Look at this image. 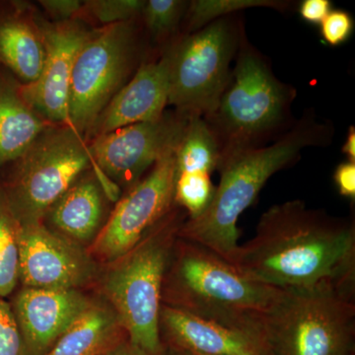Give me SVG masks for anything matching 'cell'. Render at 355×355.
Listing matches in <instances>:
<instances>
[{
	"mask_svg": "<svg viewBox=\"0 0 355 355\" xmlns=\"http://www.w3.org/2000/svg\"><path fill=\"white\" fill-rule=\"evenodd\" d=\"M231 265L273 288L355 284L354 222L309 209L300 200L272 205Z\"/></svg>",
	"mask_w": 355,
	"mask_h": 355,
	"instance_id": "obj_1",
	"label": "cell"
},
{
	"mask_svg": "<svg viewBox=\"0 0 355 355\" xmlns=\"http://www.w3.org/2000/svg\"><path fill=\"white\" fill-rule=\"evenodd\" d=\"M331 135L329 123L308 114L270 146L229 158L219 166L220 182L209 207L197 218L187 219L178 237L202 245L232 263L241 235L238 219L256 202L268 179L294 162L305 148L327 146Z\"/></svg>",
	"mask_w": 355,
	"mask_h": 355,
	"instance_id": "obj_2",
	"label": "cell"
},
{
	"mask_svg": "<svg viewBox=\"0 0 355 355\" xmlns=\"http://www.w3.org/2000/svg\"><path fill=\"white\" fill-rule=\"evenodd\" d=\"M355 284L277 289L254 316L266 355H355Z\"/></svg>",
	"mask_w": 355,
	"mask_h": 355,
	"instance_id": "obj_3",
	"label": "cell"
},
{
	"mask_svg": "<svg viewBox=\"0 0 355 355\" xmlns=\"http://www.w3.org/2000/svg\"><path fill=\"white\" fill-rule=\"evenodd\" d=\"M277 289L248 279L218 254L178 237L161 302L256 340L254 316L270 304Z\"/></svg>",
	"mask_w": 355,
	"mask_h": 355,
	"instance_id": "obj_4",
	"label": "cell"
},
{
	"mask_svg": "<svg viewBox=\"0 0 355 355\" xmlns=\"http://www.w3.org/2000/svg\"><path fill=\"white\" fill-rule=\"evenodd\" d=\"M188 219L175 205L139 244L107 270L103 291L128 340L148 355H159L163 282L180 230Z\"/></svg>",
	"mask_w": 355,
	"mask_h": 355,
	"instance_id": "obj_5",
	"label": "cell"
},
{
	"mask_svg": "<svg viewBox=\"0 0 355 355\" xmlns=\"http://www.w3.org/2000/svg\"><path fill=\"white\" fill-rule=\"evenodd\" d=\"M294 97L295 90L277 80L256 51L240 53L216 108L202 118L218 146V168L237 154L265 146L286 123Z\"/></svg>",
	"mask_w": 355,
	"mask_h": 355,
	"instance_id": "obj_6",
	"label": "cell"
},
{
	"mask_svg": "<svg viewBox=\"0 0 355 355\" xmlns=\"http://www.w3.org/2000/svg\"><path fill=\"white\" fill-rule=\"evenodd\" d=\"M94 168L88 144L67 125H51L17 161L7 198L21 224L43 222L58 198L84 172Z\"/></svg>",
	"mask_w": 355,
	"mask_h": 355,
	"instance_id": "obj_7",
	"label": "cell"
},
{
	"mask_svg": "<svg viewBox=\"0 0 355 355\" xmlns=\"http://www.w3.org/2000/svg\"><path fill=\"white\" fill-rule=\"evenodd\" d=\"M239 36L233 21L220 18L186 35L167 51L168 104L191 118L211 113L231 76Z\"/></svg>",
	"mask_w": 355,
	"mask_h": 355,
	"instance_id": "obj_8",
	"label": "cell"
},
{
	"mask_svg": "<svg viewBox=\"0 0 355 355\" xmlns=\"http://www.w3.org/2000/svg\"><path fill=\"white\" fill-rule=\"evenodd\" d=\"M137 49L132 21L94 31L74 62L69 90L70 127L87 137L98 116L123 88Z\"/></svg>",
	"mask_w": 355,
	"mask_h": 355,
	"instance_id": "obj_9",
	"label": "cell"
},
{
	"mask_svg": "<svg viewBox=\"0 0 355 355\" xmlns=\"http://www.w3.org/2000/svg\"><path fill=\"white\" fill-rule=\"evenodd\" d=\"M175 150L159 159L146 178L128 189L96 236L92 256L110 263L119 260L174 207Z\"/></svg>",
	"mask_w": 355,
	"mask_h": 355,
	"instance_id": "obj_10",
	"label": "cell"
},
{
	"mask_svg": "<svg viewBox=\"0 0 355 355\" xmlns=\"http://www.w3.org/2000/svg\"><path fill=\"white\" fill-rule=\"evenodd\" d=\"M188 116L164 113L158 120L135 123L100 135L88 144L94 168L116 186H135L159 159L176 148Z\"/></svg>",
	"mask_w": 355,
	"mask_h": 355,
	"instance_id": "obj_11",
	"label": "cell"
},
{
	"mask_svg": "<svg viewBox=\"0 0 355 355\" xmlns=\"http://www.w3.org/2000/svg\"><path fill=\"white\" fill-rule=\"evenodd\" d=\"M19 244V282L26 288L79 289L97 275L92 254L44 222L21 224Z\"/></svg>",
	"mask_w": 355,
	"mask_h": 355,
	"instance_id": "obj_12",
	"label": "cell"
},
{
	"mask_svg": "<svg viewBox=\"0 0 355 355\" xmlns=\"http://www.w3.org/2000/svg\"><path fill=\"white\" fill-rule=\"evenodd\" d=\"M39 33L46 50L43 69L34 83L20 85L21 94L46 121L70 127L72 69L79 51L93 32L69 20L40 26Z\"/></svg>",
	"mask_w": 355,
	"mask_h": 355,
	"instance_id": "obj_13",
	"label": "cell"
},
{
	"mask_svg": "<svg viewBox=\"0 0 355 355\" xmlns=\"http://www.w3.org/2000/svg\"><path fill=\"white\" fill-rule=\"evenodd\" d=\"M93 301L78 289L24 288L16 294L14 316L24 345V355H44Z\"/></svg>",
	"mask_w": 355,
	"mask_h": 355,
	"instance_id": "obj_14",
	"label": "cell"
},
{
	"mask_svg": "<svg viewBox=\"0 0 355 355\" xmlns=\"http://www.w3.org/2000/svg\"><path fill=\"white\" fill-rule=\"evenodd\" d=\"M169 97V60L142 64L135 76L114 96L88 132L89 139L119 128L158 120Z\"/></svg>",
	"mask_w": 355,
	"mask_h": 355,
	"instance_id": "obj_15",
	"label": "cell"
},
{
	"mask_svg": "<svg viewBox=\"0 0 355 355\" xmlns=\"http://www.w3.org/2000/svg\"><path fill=\"white\" fill-rule=\"evenodd\" d=\"M160 336L190 355H266L252 336L162 305Z\"/></svg>",
	"mask_w": 355,
	"mask_h": 355,
	"instance_id": "obj_16",
	"label": "cell"
},
{
	"mask_svg": "<svg viewBox=\"0 0 355 355\" xmlns=\"http://www.w3.org/2000/svg\"><path fill=\"white\" fill-rule=\"evenodd\" d=\"M87 171L51 205L43 220L51 230L80 245L95 239L101 230L107 197L97 173L93 168Z\"/></svg>",
	"mask_w": 355,
	"mask_h": 355,
	"instance_id": "obj_17",
	"label": "cell"
},
{
	"mask_svg": "<svg viewBox=\"0 0 355 355\" xmlns=\"http://www.w3.org/2000/svg\"><path fill=\"white\" fill-rule=\"evenodd\" d=\"M20 85L12 77L0 74V167L17 161L53 125L25 101Z\"/></svg>",
	"mask_w": 355,
	"mask_h": 355,
	"instance_id": "obj_18",
	"label": "cell"
},
{
	"mask_svg": "<svg viewBox=\"0 0 355 355\" xmlns=\"http://www.w3.org/2000/svg\"><path fill=\"white\" fill-rule=\"evenodd\" d=\"M123 335L113 308L93 302L44 355H106Z\"/></svg>",
	"mask_w": 355,
	"mask_h": 355,
	"instance_id": "obj_19",
	"label": "cell"
},
{
	"mask_svg": "<svg viewBox=\"0 0 355 355\" xmlns=\"http://www.w3.org/2000/svg\"><path fill=\"white\" fill-rule=\"evenodd\" d=\"M46 60L39 31L25 20L7 17L0 21V62L27 83L38 79Z\"/></svg>",
	"mask_w": 355,
	"mask_h": 355,
	"instance_id": "obj_20",
	"label": "cell"
},
{
	"mask_svg": "<svg viewBox=\"0 0 355 355\" xmlns=\"http://www.w3.org/2000/svg\"><path fill=\"white\" fill-rule=\"evenodd\" d=\"M219 150L209 125L200 116H191L175 150L176 174L211 173L218 169Z\"/></svg>",
	"mask_w": 355,
	"mask_h": 355,
	"instance_id": "obj_21",
	"label": "cell"
},
{
	"mask_svg": "<svg viewBox=\"0 0 355 355\" xmlns=\"http://www.w3.org/2000/svg\"><path fill=\"white\" fill-rule=\"evenodd\" d=\"M21 223L0 186V298L10 295L19 282Z\"/></svg>",
	"mask_w": 355,
	"mask_h": 355,
	"instance_id": "obj_22",
	"label": "cell"
},
{
	"mask_svg": "<svg viewBox=\"0 0 355 355\" xmlns=\"http://www.w3.org/2000/svg\"><path fill=\"white\" fill-rule=\"evenodd\" d=\"M187 8V35L202 29L220 18L227 17L228 14L253 7H270L282 9L287 6L286 1L277 0H195L189 2Z\"/></svg>",
	"mask_w": 355,
	"mask_h": 355,
	"instance_id": "obj_23",
	"label": "cell"
},
{
	"mask_svg": "<svg viewBox=\"0 0 355 355\" xmlns=\"http://www.w3.org/2000/svg\"><path fill=\"white\" fill-rule=\"evenodd\" d=\"M216 186L209 174H176L175 176L174 202L186 210L189 219L202 216L212 202Z\"/></svg>",
	"mask_w": 355,
	"mask_h": 355,
	"instance_id": "obj_24",
	"label": "cell"
},
{
	"mask_svg": "<svg viewBox=\"0 0 355 355\" xmlns=\"http://www.w3.org/2000/svg\"><path fill=\"white\" fill-rule=\"evenodd\" d=\"M189 2L180 0H149L146 1L142 15L151 36L162 39L174 32L182 20Z\"/></svg>",
	"mask_w": 355,
	"mask_h": 355,
	"instance_id": "obj_25",
	"label": "cell"
},
{
	"mask_svg": "<svg viewBox=\"0 0 355 355\" xmlns=\"http://www.w3.org/2000/svg\"><path fill=\"white\" fill-rule=\"evenodd\" d=\"M144 4V0H90L84 2L81 11L107 27L132 21L142 12Z\"/></svg>",
	"mask_w": 355,
	"mask_h": 355,
	"instance_id": "obj_26",
	"label": "cell"
},
{
	"mask_svg": "<svg viewBox=\"0 0 355 355\" xmlns=\"http://www.w3.org/2000/svg\"><path fill=\"white\" fill-rule=\"evenodd\" d=\"M0 355H24V345L11 304L0 298Z\"/></svg>",
	"mask_w": 355,
	"mask_h": 355,
	"instance_id": "obj_27",
	"label": "cell"
},
{
	"mask_svg": "<svg viewBox=\"0 0 355 355\" xmlns=\"http://www.w3.org/2000/svg\"><path fill=\"white\" fill-rule=\"evenodd\" d=\"M354 20L347 11L331 10L321 23V36L330 46H340L347 41L354 31Z\"/></svg>",
	"mask_w": 355,
	"mask_h": 355,
	"instance_id": "obj_28",
	"label": "cell"
},
{
	"mask_svg": "<svg viewBox=\"0 0 355 355\" xmlns=\"http://www.w3.org/2000/svg\"><path fill=\"white\" fill-rule=\"evenodd\" d=\"M40 3L51 16L62 21H69L81 13L83 6L79 0H42Z\"/></svg>",
	"mask_w": 355,
	"mask_h": 355,
	"instance_id": "obj_29",
	"label": "cell"
},
{
	"mask_svg": "<svg viewBox=\"0 0 355 355\" xmlns=\"http://www.w3.org/2000/svg\"><path fill=\"white\" fill-rule=\"evenodd\" d=\"M334 180L338 193L350 200L355 198V161L343 162L336 167Z\"/></svg>",
	"mask_w": 355,
	"mask_h": 355,
	"instance_id": "obj_30",
	"label": "cell"
},
{
	"mask_svg": "<svg viewBox=\"0 0 355 355\" xmlns=\"http://www.w3.org/2000/svg\"><path fill=\"white\" fill-rule=\"evenodd\" d=\"M330 0H305L299 7L301 18L311 24H321L331 11Z\"/></svg>",
	"mask_w": 355,
	"mask_h": 355,
	"instance_id": "obj_31",
	"label": "cell"
},
{
	"mask_svg": "<svg viewBox=\"0 0 355 355\" xmlns=\"http://www.w3.org/2000/svg\"><path fill=\"white\" fill-rule=\"evenodd\" d=\"M106 355H148L144 350L135 347L128 340H123Z\"/></svg>",
	"mask_w": 355,
	"mask_h": 355,
	"instance_id": "obj_32",
	"label": "cell"
},
{
	"mask_svg": "<svg viewBox=\"0 0 355 355\" xmlns=\"http://www.w3.org/2000/svg\"><path fill=\"white\" fill-rule=\"evenodd\" d=\"M343 153L349 157V161H355V128H349L347 140L343 146Z\"/></svg>",
	"mask_w": 355,
	"mask_h": 355,
	"instance_id": "obj_33",
	"label": "cell"
},
{
	"mask_svg": "<svg viewBox=\"0 0 355 355\" xmlns=\"http://www.w3.org/2000/svg\"><path fill=\"white\" fill-rule=\"evenodd\" d=\"M159 355H188L184 354V352H182V350L176 349V347H173L169 345H163L162 352H160Z\"/></svg>",
	"mask_w": 355,
	"mask_h": 355,
	"instance_id": "obj_34",
	"label": "cell"
},
{
	"mask_svg": "<svg viewBox=\"0 0 355 355\" xmlns=\"http://www.w3.org/2000/svg\"><path fill=\"white\" fill-rule=\"evenodd\" d=\"M188 355H190V354H188Z\"/></svg>",
	"mask_w": 355,
	"mask_h": 355,
	"instance_id": "obj_35",
	"label": "cell"
}]
</instances>
